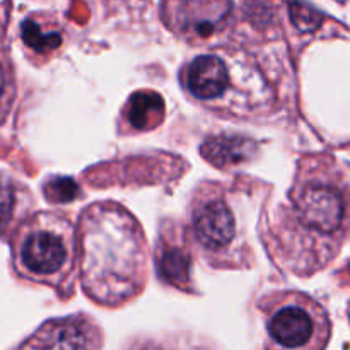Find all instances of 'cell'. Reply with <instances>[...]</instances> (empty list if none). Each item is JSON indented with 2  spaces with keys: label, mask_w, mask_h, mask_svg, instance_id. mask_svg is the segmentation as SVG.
Segmentation results:
<instances>
[{
  "label": "cell",
  "mask_w": 350,
  "mask_h": 350,
  "mask_svg": "<svg viewBox=\"0 0 350 350\" xmlns=\"http://www.w3.org/2000/svg\"><path fill=\"white\" fill-rule=\"evenodd\" d=\"M77 273L94 304L118 310L146 291L149 245L142 224L122 204L101 200L79 215Z\"/></svg>",
  "instance_id": "2"
},
{
  "label": "cell",
  "mask_w": 350,
  "mask_h": 350,
  "mask_svg": "<svg viewBox=\"0 0 350 350\" xmlns=\"http://www.w3.org/2000/svg\"><path fill=\"white\" fill-rule=\"evenodd\" d=\"M44 197L55 204H64V202H74L79 197L81 190L79 185L72 178L55 176L44 183Z\"/></svg>",
  "instance_id": "13"
},
{
  "label": "cell",
  "mask_w": 350,
  "mask_h": 350,
  "mask_svg": "<svg viewBox=\"0 0 350 350\" xmlns=\"http://www.w3.org/2000/svg\"><path fill=\"white\" fill-rule=\"evenodd\" d=\"M187 232L195 253L212 269L248 270L255 263L245 214L226 183L204 181L195 188Z\"/></svg>",
  "instance_id": "4"
},
{
  "label": "cell",
  "mask_w": 350,
  "mask_h": 350,
  "mask_svg": "<svg viewBox=\"0 0 350 350\" xmlns=\"http://www.w3.org/2000/svg\"><path fill=\"white\" fill-rule=\"evenodd\" d=\"M23 345L41 349H101L105 337L98 321L88 314H74L46 321Z\"/></svg>",
  "instance_id": "9"
},
{
  "label": "cell",
  "mask_w": 350,
  "mask_h": 350,
  "mask_svg": "<svg viewBox=\"0 0 350 350\" xmlns=\"http://www.w3.org/2000/svg\"><path fill=\"white\" fill-rule=\"evenodd\" d=\"M263 239L286 272L328 269L350 239V170L330 154H304L286 200L269 215Z\"/></svg>",
  "instance_id": "1"
},
{
  "label": "cell",
  "mask_w": 350,
  "mask_h": 350,
  "mask_svg": "<svg viewBox=\"0 0 350 350\" xmlns=\"http://www.w3.org/2000/svg\"><path fill=\"white\" fill-rule=\"evenodd\" d=\"M269 347L323 350L330 344L332 318L327 308L303 291H273L256 303Z\"/></svg>",
  "instance_id": "6"
},
{
  "label": "cell",
  "mask_w": 350,
  "mask_h": 350,
  "mask_svg": "<svg viewBox=\"0 0 350 350\" xmlns=\"http://www.w3.org/2000/svg\"><path fill=\"white\" fill-rule=\"evenodd\" d=\"M21 40L31 55L44 65L64 50L68 40V31L57 14L40 12L23 21Z\"/></svg>",
  "instance_id": "10"
},
{
  "label": "cell",
  "mask_w": 350,
  "mask_h": 350,
  "mask_svg": "<svg viewBox=\"0 0 350 350\" xmlns=\"http://www.w3.org/2000/svg\"><path fill=\"white\" fill-rule=\"evenodd\" d=\"M193 252L187 228L180 222L164 221L154 250V267L159 280L181 293H197L191 277Z\"/></svg>",
  "instance_id": "8"
},
{
  "label": "cell",
  "mask_w": 350,
  "mask_h": 350,
  "mask_svg": "<svg viewBox=\"0 0 350 350\" xmlns=\"http://www.w3.org/2000/svg\"><path fill=\"white\" fill-rule=\"evenodd\" d=\"M258 152V142L243 135H211L202 142L200 154L207 163L222 171L243 166Z\"/></svg>",
  "instance_id": "12"
},
{
  "label": "cell",
  "mask_w": 350,
  "mask_h": 350,
  "mask_svg": "<svg viewBox=\"0 0 350 350\" xmlns=\"http://www.w3.org/2000/svg\"><path fill=\"white\" fill-rule=\"evenodd\" d=\"M349 270H350V263H349Z\"/></svg>",
  "instance_id": "18"
},
{
  "label": "cell",
  "mask_w": 350,
  "mask_h": 350,
  "mask_svg": "<svg viewBox=\"0 0 350 350\" xmlns=\"http://www.w3.org/2000/svg\"><path fill=\"white\" fill-rule=\"evenodd\" d=\"M17 270L58 294H74L77 228L62 212H40L26 222L16 246Z\"/></svg>",
  "instance_id": "5"
},
{
  "label": "cell",
  "mask_w": 350,
  "mask_h": 350,
  "mask_svg": "<svg viewBox=\"0 0 350 350\" xmlns=\"http://www.w3.org/2000/svg\"><path fill=\"white\" fill-rule=\"evenodd\" d=\"M347 318H349V323H350V301H349V304H347Z\"/></svg>",
  "instance_id": "17"
},
{
  "label": "cell",
  "mask_w": 350,
  "mask_h": 350,
  "mask_svg": "<svg viewBox=\"0 0 350 350\" xmlns=\"http://www.w3.org/2000/svg\"><path fill=\"white\" fill-rule=\"evenodd\" d=\"M234 0H163L161 21L181 43L193 48L234 41L239 27Z\"/></svg>",
  "instance_id": "7"
},
{
  "label": "cell",
  "mask_w": 350,
  "mask_h": 350,
  "mask_svg": "<svg viewBox=\"0 0 350 350\" xmlns=\"http://www.w3.org/2000/svg\"><path fill=\"white\" fill-rule=\"evenodd\" d=\"M17 207V191L10 181L0 180V234L12 222Z\"/></svg>",
  "instance_id": "14"
},
{
  "label": "cell",
  "mask_w": 350,
  "mask_h": 350,
  "mask_svg": "<svg viewBox=\"0 0 350 350\" xmlns=\"http://www.w3.org/2000/svg\"><path fill=\"white\" fill-rule=\"evenodd\" d=\"M166 118V101L154 89L133 91L118 116V135H140L159 129Z\"/></svg>",
  "instance_id": "11"
},
{
  "label": "cell",
  "mask_w": 350,
  "mask_h": 350,
  "mask_svg": "<svg viewBox=\"0 0 350 350\" xmlns=\"http://www.w3.org/2000/svg\"><path fill=\"white\" fill-rule=\"evenodd\" d=\"M9 12V0H0V27H3Z\"/></svg>",
  "instance_id": "16"
},
{
  "label": "cell",
  "mask_w": 350,
  "mask_h": 350,
  "mask_svg": "<svg viewBox=\"0 0 350 350\" xmlns=\"http://www.w3.org/2000/svg\"><path fill=\"white\" fill-rule=\"evenodd\" d=\"M14 99V79L7 62L0 58V115H7Z\"/></svg>",
  "instance_id": "15"
},
{
  "label": "cell",
  "mask_w": 350,
  "mask_h": 350,
  "mask_svg": "<svg viewBox=\"0 0 350 350\" xmlns=\"http://www.w3.org/2000/svg\"><path fill=\"white\" fill-rule=\"evenodd\" d=\"M178 81L191 101L226 120L260 122L280 106L267 62L232 41L204 48L188 58Z\"/></svg>",
  "instance_id": "3"
}]
</instances>
